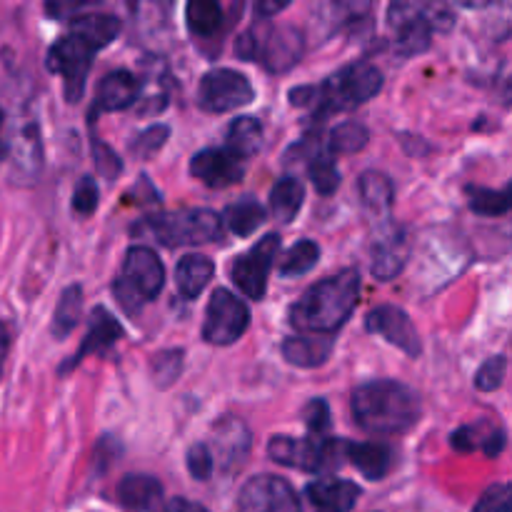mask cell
<instances>
[{
  "mask_svg": "<svg viewBox=\"0 0 512 512\" xmlns=\"http://www.w3.org/2000/svg\"><path fill=\"white\" fill-rule=\"evenodd\" d=\"M360 493V485L340 478L313 480L305 488V498L315 512H350L358 505Z\"/></svg>",
  "mask_w": 512,
  "mask_h": 512,
  "instance_id": "cell-20",
  "label": "cell"
},
{
  "mask_svg": "<svg viewBox=\"0 0 512 512\" xmlns=\"http://www.w3.org/2000/svg\"><path fill=\"white\" fill-rule=\"evenodd\" d=\"M305 203V185L295 175H285L270 190V215L278 223L288 225L298 218Z\"/></svg>",
  "mask_w": 512,
  "mask_h": 512,
  "instance_id": "cell-26",
  "label": "cell"
},
{
  "mask_svg": "<svg viewBox=\"0 0 512 512\" xmlns=\"http://www.w3.org/2000/svg\"><path fill=\"white\" fill-rule=\"evenodd\" d=\"M493 428L495 425H488V423L463 425V428H458L453 435H450V445H453L458 453H473V450L483 448L485 438H488Z\"/></svg>",
  "mask_w": 512,
  "mask_h": 512,
  "instance_id": "cell-40",
  "label": "cell"
},
{
  "mask_svg": "<svg viewBox=\"0 0 512 512\" xmlns=\"http://www.w3.org/2000/svg\"><path fill=\"white\" fill-rule=\"evenodd\" d=\"M90 148H93L95 170H98L105 180L120 178V173H123V160H120V155L100 138L90 140Z\"/></svg>",
  "mask_w": 512,
  "mask_h": 512,
  "instance_id": "cell-39",
  "label": "cell"
},
{
  "mask_svg": "<svg viewBox=\"0 0 512 512\" xmlns=\"http://www.w3.org/2000/svg\"><path fill=\"white\" fill-rule=\"evenodd\" d=\"M303 420L308 425L310 435H325L328 433L330 423H333V415H330V405L323 398H313L303 408Z\"/></svg>",
  "mask_w": 512,
  "mask_h": 512,
  "instance_id": "cell-43",
  "label": "cell"
},
{
  "mask_svg": "<svg viewBox=\"0 0 512 512\" xmlns=\"http://www.w3.org/2000/svg\"><path fill=\"white\" fill-rule=\"evenodd\" d=\"M510 510V485L500 483L485 490L473 512H508Z\"/></svg>",
  "mask_w": 512,
  "mask_h": 512,
  "instance_id": "cell-44",
  "label": "cell"
},
{
  "mask_svg": "<svg viewBox=\"0 0 512 512\" xmlns=\"http://www.w3.org/2000/svg\"><path fill=\"white\" fill-rule=\"evenodd\" d=\"M163 285L165 268L158 253L148 245H133L125 253L123 268L113 283V295L125 313L135 315L163 293Z\"/></svg>",
  "mask_w": 512,
  "mask_h": 512,
  "instance_id": "cell-5",
  "label": "cell"
},
{
  "mask_svg": "<svg viewBox=\"0 0 512 512\" xmlns=\"http://www.w3.org/2000/svg\"><path fill=\"white\" fill-rule=\"evenodd\" d=\"M388 23L395 30V48L400 55H420L433 43L430 5L398 0L388 8Z\"/></svg>",
  "mask_w": 512,
  "mask_h": 512,
  "instance_id": "cell-11",
  "label": "cell"
},
{
  "mask_svg": "<svg viewBox=\"0 0 512 512\" xmlns=\"http://www.w3.org/2000/svg\"><path fill=\"white\" fill-rule=\"evenodd\" d=\"M120 35V20L110 13H80L70 18V30L60 35L45 55V68L63 78L68 103H78L85 95L90 68L98 50L108 48Z\"/></svg>",
  "mask_w": 512,
  "mask_h": 512,
  "instance_id": "cell-1",
  "label": "cell"
},
{
  "mask_svg": "<svg viewBox=\"0 0 512 512\" xmlns=\"http://www.w3.org/2000/svg\"><path fill=\"white\" fill-rule=\"evenodd\" d=\"M358 190L365 213H368L370 218L378 220V223L390 220L395 203V185L388 175L380 173V170H365L358 180Z\"/></svg>",
  "mask_w": 512,
  "mask_h": 512,
  "instance_id": "cell-22",
  "label": "cell"
},
{
  "mask_svg": "<svg viewBox=\"0 0 512 512\" xmlns=\"http://www.w3.org/2000/svg\"><path fill=\"white\" fill-rule=\"evenodd\" d=\"M250 325V310L230 290L218 288L210 295L203 320V340L210 345H233L245 335Z\"/></svg>",
  "mask_w": 512,
  "mask_h": 512,
  "instance_id": "cell-9",
  "label": "cell"
},
{
  "mask_svg": "<svg viewBox=\"0 0 512 512\" xmlns=\"http://www.w3.org/2000/svg\"><path fill=\"white\" fill-rule=\"evenodd\" d=\"M255 88L248 75L233 68H213L200 78L198 105L205 113H230L235 108L253 103Z\"/></svg>",
  "mask_w": 512,
  "mask_h": 512,
  "instance_id": "cell-8",
  "label": "cell"
},
{
  "mask_svg": "<svg viewBox=\"0 0 512 512\" xmlns=\"http://www.w3.org/2000/svg\"><path fill=\"white\" fill-rule=\"evenodd\" d=\"M370 270L378 280H395L405 270L410 258V240L403 225L385 220L370 245Z\"/></svg>",
  "mask_w": 512,
  "mask_h": 512,
  "instance_id": "cell-13",
  "label": "cell"
},
{
  "mask_svg": "<svg viewBox=\"0 0 512 512\" xmlns=\"http://www.w3.org/2000/svg\"><path fill=\"white\" fill-rule=\"evenodd\" d=\"M80 318H83V288H80V285H68V288L60 293L58 305H55L53 325H50L53 338H68V335L78 328Z\"/></svg>",
  "mask_w": 512,
  "mask_h": 512,
  "instance_id": "cell-30",
  "label": "cell"
},
{
  "mask_svg": "<svg viewBox=\"0 0 512 512\" xmlns=\"http://www.w3.org/2000/svg\"><path fill=\"white\" fill-rule=\"evenodd\" d=\"M163 500V485L153 475H125L118 483V503L130 512H158L163 508Z\"/></svg>",
  "mask_w": 512,
  "mask_h": 512,
  "instance_id": "cell-21",
  "label": "cell"
},
{
  "mask_svg": "<svg viewBox=\"0 0 512 512\" xmlns=\"http://www.w3.org/2000/svg\"><path fill=\"white\" fill-rule=\"evenodd\" d=\"M185 465H188V473L193 475L195 480H208L210 475H213V468H215V460L213 455H210V448L205 443H195L193 448L188 450V455H185Z\"/></svg>",
  "mask_w": 512,
  "mask_h": 512,
  "instance_id": "cell-42",
  "label": "cell"
},
{
  "mask_svg": "<svg viewBox=\"0 0 512 512\" xmlns=\"http://www.w3.org/2000/svg\"><path fill=\"white\" fill-rule=\"evenodd\" d=\"M8 350H10L8 325L0 320V378H3V368H5V360H8Z\"/></svg>",
  "mask_w": 512,
  "mask_h": 512,
  "instance_id": "cell-50",
  "label": "cell"
},
{
  "mask_svg": "<svg viewBox=\"0 0 512 512\" xmlns=\"http://www.w3.org/2000/svg\"><path fill=\"white\" fill-rule=\"evenodd\" d=\"M213 438V460H220L225 473L243 468L253 448V433L240 418H223L210 433Z\"/></svg>",
  "mask_w": 512,
  "mask_h": 512,
  "instance_id": "cell-18",
  "label": "cell"
},
{
  "mask_svg": "<svg viewBox=\"0 0 512 512\" xmlns=\"http://www.w3.org/2000/svg\"><path fill=\"white\" fill-rule=\"evenodd\" d=\"M185 23L198 38H213L223 30L225 10L218 0H190L185 5Z\"/></svg>",
  "mask_w": 512,
  "mask_h": 512,
  "instance_id": "cell-29",
  "label": "cell"
},
{
  "mask_svg": "<svg viewBox=\"0 0 512 512\" xmlns=\"http://www.w3.org/2000/svg\"><path fill=\"white\" fill-rule=\"evenodd\" d=\"M13 150L15 168L25 175V178H35L43 165V148H40V133L38 125L28 123L15 133V140L10 143Z\"/></svg>",
  "mask_w": 512,
  "mask_h": 512,
  "instance_id": "cell-28",
  "label": "cell"
},
{
  "mask_svg": "<svg viewBox=\"0 0 512 512\" xmlns=\"http://www.w3.org/2000/svg\"><path fill=\"white\" fill-rule=\"evenodd\" d=\"M320 260V245L315 240L303 238L288 250V255L280 263V275L283 278H298V275L310 273Z\"/></svg>",
  "mask_w": 512,
  "mask_h": 512,
  "instance_id": "cell-34",
  "label": "cell"
},
{
  "mask_svg": "<svg viewBox=\"0 0 512 512\" xmlns=\"http://www.w3.org/2000/svg\"><path fill=\"white\" fill-rule=\"evenodd\" d=\"M508 435H505V430L503 428H493L490 430V435L488 438H485V443H483V455L485 458H498L500 453H503L505 450V443H508Z\"/></svg>",
  "mask_w": 512,
  "mask_h": 512,
  "instance_id": "cell-47",
  "label": "cell"
},
{
  "mask_svg": "<svg viewBox=\"0 0 512 512\" xmlns=\"http://www.w3.org/2000/svg\"><path fill=\"white\" fill-rule=\"evenodd\" d=\"M98 198L100 190L95 178L93 175H83L73 190V210L80 218H88V215H93L95 210H98Z\"/></svg>",
  "mask_w": 512,
  "mask_h": 512,
  "instance_id": "cell-41",
  "label": "cell"
},
{
  "mask_svg": "<svg viewBox=\"0 0 512 512\" xmlns=\"http://www.w3.org/2000/svg\"><path fill=\"white\" fill-rule=\"evenodd\" d=\"M305 53V35L295 25H275L260 40L258 60L268 73L283 75L300 63Z\"/></svg>",
  "mask_w": 512,
  "mask_h": 512,
  "instance_id": "cell-15",
  "label": "cell"
},
{
  "mask_svg": "<svg viewBox=\"0 0 512 512\" xmlns=\"http://www.w3.org/2000/svg\"><path fill=\"white\" fill-rule=\"evenodd\" d=\"M213 275V260L198 253L185 255V258H180L178 265H175V285H178V293L183 295V298L195 300L205 288H208Z\"/></svg>",
  "mask_w": 512,
  "mask_h": 512,
  "instance_id": "cell-25",
  "label": "cell"
},
{
  "mask_svg": "<svg viewBox=\"0 0 512 512\" xmlns=\"http://www.w3.org/2000/svg\"><path fill=\"white\" fill-rule=\"evenodd\" d=\"M238 512H303V503L285 478L255 475L240 490Z\"/></svg>",
  "mask_w": 512,
  "mask_h": 512,
  "instance_id": "cell-12",
  "label": "cell"
},
{
  "mask_svg": "<svg viewBox=\"0 0 512 512\" xmlns=\"http://www.w3.org/2000/svg\"><path fill=\"white\" fill-rule=\"evenodd\" d=\"M468 205L473 213L485 215V218H500L510 210L508 188L495 190L483 188V185H468Z\"/></svg>",
  "mask_w": 512,
  "mask_h": 512,
  "instance_id": "cell-33",
  "label": "cell"
},
{
  "mask_svg": "<svg viewBox=\"0 0 512 512\" xmlns=\"http://www.w3.org/2000/svg\"><path fill=\"white\" fill-rule=\"evenodd\" d=\"M333 340L328 335H313V338H285L280 353L295 368H320L328 363L333 353Z\"/></svg>",
  "mask_w": 512,
  "mask_h": 512,
  "instance_id": "cell-24",
  "label": "cell"
},
{
  "mask_svg": "<svg viewBox=\"0 0 512 512\" xmlns=\"http://www.w3.org/2000/svg\"><path fill=\"white\" fill-rule=\"evenodd\" d=\"M355 423L373 435L408 433L420 420V398L398 380H370L350 395Z\"/></svg>",
  "mask_w": 512,
  "mask_h": 512,
  "instance_id": "cell-2",
  "label": "cell"
},
{
  "mask_svg": "<svg viewBox=\"0 0 512 512\" xmlns=\"http://www.w3.org/2000/svg\"><path fill=\"white\" fill-rule=\"evenodd\" d=\"M345 443L348 440L325 438V435H308V438L275 435L268 443V455L285 468L325 473L345 463Z\"/></svg>",
  "mask_w": 512,
  "mask_h": 512,
  "instance_id": "cell-7",
  "label": "cell"
},
{
  "mask_svg": "<svg viewBox=\"0 0 512 512\" xmlns=\"http://www.w3.org/2000/svg\"><path fill=\"white\" fill-rule=\"evenodd\" d=\"M183 360L185 353L180 348L160 350L153 358V363H150V373H153L155 385L158 388H170L180 378V373H183Z\"/></svg>",
  "mask_w": 512,
  "mask_h": 512,
  "instance_id": "cell-36",
  "label": "cell"
},
{
  "mask_svg": "<svg viewBox=\"0 0 512 512\" xmlns=\"http://www.w3.org/2000/svg\"><path fill=\"white\" fill-rule=\"evenodd\" d=\"M288 5H290L288 0H280V3H273V0H260V3L255 5V13H258L260 18H273V15L283 13Z\"/></svg>",
  "mask_w": 512,
  "mask_h": 512,
  "instance_id": "cell-48",
  "label": "cell"
},
{
  "mask_svg": "<svg viewBox=\"0 0 512 512\" xmlns=\"http://www.w3.org/2000/svg\"><path fill=\"white\" fill-rule=\"evenodd\" d=\"M220 220H223V228H228L233 235L248 238L265 223V208L255 198H240L238 203L225 208Z\"/></svg>",
  "mask_w": 512,
  "mask_h": 512,
  "instance_id": "cell-31",
  "label": "cell"
},
{
  "mask_svg": "<svg viewBox=\"0 0 512 512\" xmlns=\"http://www.w3.org/2000/svg\"><path fill=\"white\" fill-rule=\"evenodd\" d=\"M505 375H508V360H505V355L488 358L480 365L478 373H475V388L480 393H493V390H498L503 385Z\"/></svg>",
  "mask_w": 512,
  "mask_h": 512,
  "instance_id": "cell-38",
  "label": "cell"
},
{
  "mask_svg": "<svg viewBox=\"0 0 512 512\" xmlns=\"http://www.w3.org/2000/svg\"><path fill=\"white\" fill-rule=\"evenodd\" d=\"M168 138H170L168 125H163V123L150 125V128H145L143 133H138L133 140H130V153L140 160H148V158H153V155L158 153L165 143H168Z\"/></svg>",
  "mask_w": 512,
  "mask_h": 512,
  "instance_id": "cell-37",
  "label": "cell"
},
{
  "mask_svg": "<svg viewBox=\"0 0 512 512\" xmlns=\"http://www.w3.org/2000/svg\"><path fill=\"white\" fill-rule=\"evenodd\" d=\"M225 148L233 155H238L240 160H248L253 155L260 153L265 143V130L263 123L258 118H250V115H243V118H235L230 123L228 135H225Z\"/></svg>",
  "mask_w": 512,
  "mask_h": 512,
  "instance_id": "cell-27",
  "label": "cell"
},
{
  "mask_svg": "<svg viewBox=\"0 0 512 512\" xmlns=\"http://www.w3.org/2000/svg\"><path fill=\"white\" fill-rule=\"evenodd\" d=\"M370 143V130L358 120H348L330 130L328 135V153L333 155H353L360 153Z\"/></svg>",
  "mask_w": 512,
  "mask_h": 512,
  "instance_id": "cell-32",
  "label": "cell"
},
{
  "mask_svg": "<svg viewBox=\"0 0 512 512\" xmlns=\"http://www.w3.org/2000/svg\"><path fill=\"white\" fill-rule=\"evenodd\" d=\"M140 93H143V83L130 70L120 68L108 73L98 83V93H95L93 108L88 113L90 125L98 120L100 113H118V110H125L133 103H138Z\"/></svg>",
  "mask_w": 512,
  "mask_h": 512,
  "instance_id": "cell-19",
  "label": "cell"
},
{
  "mask_svg": "<svg viewBox=\"0 0 512 512\" xmlns=\"http://www.w3.org/2000/svg\"><path fill=\"white\" fill-rule=\"evenodd\" d=\"M383 90V73L373 63L345 65L338 73L325 78L323 85H300L288 93L290 105L313 110L315 118H325L330 113L358 108L368 103Z\"/></svg>",
  "mask_w": 512,
  "mask_h": 512,
  "instance_id": "cell-4",
  "label": "cell"
},
{
  "mask_svg": "<svg viewBox=\"0 0 512 512\" xmlns=\"http://www.w3.org/2000/svg\"><path fill=\"white\" fill-rule=\"evenodd\" d=\"M345 460L368 480H383L393 468V450L385 443H345Z\"/></svg>",
  "mask_w": 512,
  "mask_h": 512,
  "instance_id": "cell-23",
  "label": "cell"
},
{
  "mask_svg": "<svg viewBox=\"0 0 512 512\" xmlns=\"http://www.w3.org/2000/svg\"><path fill=\"white\" fill-rule=\"evenodd\" d=\"M308 175L320 195H333L340 188V170L328 150H320L315 158L308 160Z\"/></svg>",
  "mask_w": 512,
  "mask_h": 512,
  "instance_id": "cell-35",
  "label": "cell"
},
{
  "mask_svg": "<svg viewBox=\"0 0 512 512\" xmlns=\"http://www.w3.org/2000/svg\"><path fill=\"white\" fill-rule=\"evenodd\" d=\"M148 230L150 238L165 248H183V245H205L223 238V220L208 208H180L170 213L150 215L138 230Z\"/></svg>",
  "mask_w": 512,
  "mask_h": 512,
  "instance_id": "cell-6",
  "label": "cell"
},
{
  "mask_svg": "<svg viewBox=\"0 0 512 512\" xmlns=\"http://www.w3.org/2000/svg\"><path fill=\"white\" fill-rule=\"evenodd\" d=\"M280 253V235L268 233L260 238L248 253L238 255L230 265V278L238 285L240 293L248 295L250 300H263L268 290V275L273 268V260Z\"/></svg>",
  "mask_w": 512,
  "mask_h": 512,
  "instance_id": "cell-10",
  "label": "cell"
},
{
  "mask_svg": "<svg viewBox=\"0 0 512 512\" xmlns=\"http://www.w3.org/2000/svg\"><path fill=\"white\" fill-rule=\"evenodd\" d=\"M365 328L385 338L410 358H418L423 353V340H420L418 328L413 325L410 315L398 305H378V308L370 310L368 318H365Z\"/></svg>",
  "mask_w": 512,
  "mask_h": 512,
  "instance_id": "cell-14",
  "label": "cell"
},
{
  "mask_svg": "<svg viewBox=\"0 0 512 512\" xmlns=\"http://www.w3.org/2000/svg\"><path fill=\"white\" fill-rule=\"evenodd\" d=\"M360 298L358 268H345L323 278L300 295L290 308V325L303 333L330 335L348 323Z\"/></svg>",
  "mask_w": 512,
  "mask_h": 512,
  "instance_id": "cell-3",
  "label": "cell"
},
{
  "mask_svg": "<svg viewBox=\"0 0 512 512\" xmlns=\"http://www.w3.org/2000/svg\"><path fill=\"white\" fill-rule=\"evenodd\" d=\"M123 335H125L123 325H120V320L115 318L108 308H103V305L93 308V313H90L88 333H85L78 353L60 365V375H65V373H70L73 368H78V365L83 363V358H88V355H105L115 343H118L120 338H123Z\"/></svg>",
  "mask_w": 512,
  "mask_h": 512,
  "instance_id": "cell-16",
  "label": "cell"
},
{
  "mask_svg": "<svg viewBox=\"0 0 512 512\" xmlns=\"http://www.w3.org/2000/svg\"><path fill=\"white\" fill-rule=\"evenodd\" d=\"M238 55L243 60H258V50H260V33L258 28H250L240 35L238 40Z\"/></svg>",
  "mask_w": 512,
  "mask_h": 512,
  "instance_id": "cell-45",
  "label": "cell"
},
{
  "mask_svg": "<svg viewBox=\"0 0 512 512\" xmlns=\"http://www.w3.org/2000/svg\"><path fill=\"white\" fill-rule=\"evenodd\" d=\"M3 125H5V115L3 110H0V160H3L5 153H8V143L3 140Z\"/></svg>",
  "mask_w": 512,
  "mask_h": 512,
  "instance_id": "cell-51",
  "label": "cell"
},
{
  "mask_svg": "<svg viewBox=\"0 0 512 512\" xmlns=\"http://www.w3.org/2000/svg\"><path fill=\"white\" fill-rule=\"evenodd\" d=\"M88 8H90V3H58V0H53V3L45 5V10H48L50 15H55L58 20H70Z\"/></svg>",
  "mask_w": 512,
  "mask_h": 512,
  "instance_id": "cell-46",
  "label": "cell"
},
{
  "mask_svg": "<svg viewBox=\"0 0 512 512\" xmlns=\"http://www.w3.org/2000/svg\"><path fill=\"white\" fill-rule=\"evenodd\" d=\"M190 175L203 180L208 188H228L243 180L245 160L230 153L228 148H203L190 160Z\"/></svg>",
  "mask_w": 512,
  "mask_h": 512,
  "instance_id": "cell-17",
  "label": "cell"
},
{
  "mask_svg": "<svg viewBox=\"0 0 512 512\" xmlns=\"http://www.w3.org/2000/svg\"><path fill=\"white\" fill-rule=\"evenodd\" d=\"M165 512H208V510H205L203 505L193 503V500L173 498V500H168V505H165Z\"/></svg>",
  "mask_w": 512,
  "mask_h": 512,
  "instance_id": "cell-49",
  "label": "cell"
}]
</instances>
